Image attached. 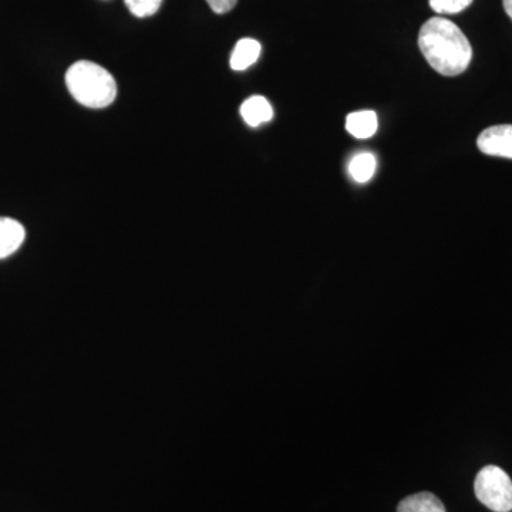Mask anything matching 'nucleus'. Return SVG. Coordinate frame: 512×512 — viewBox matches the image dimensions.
<instances>
[{
  "label": "nucleus",
  "instance_id": "5",
  "mask_svg": "<svg viewBox=\"0 0 512 512\" xmlns=\"http://www.w3.org/2000/svg\"><path fill=\"white\" fill-rule=\"evenodd\" d=\"M25 237V228L20 222L12 218H0V259L15 254L22 247Z\"/></svg>",
  "mask_w": 512,
  "mask_h": 512
},
{
  "label": "nucleus",
  "instance_id": "14",
  "mask_svg": "<svg viewBox=\"0 0 512 512\" xmlns=\"http://www.w3.org/2000/svg\"><path fill=\"white\" fill-rule=\"evenodd\" d=\"M504 10L512 20V0H503Z\"/></svg>",
  "mask_w": 512,
  "mask_h": 512
},
{
  "label": "nucleus",
  "instance_id": "10",
  "mask_svg": "<svg viewBox=\"0 0 512 512\" xmlns=\"http://www.w3.org/2000/svg\"><path fill=\"white\" fill-rule=\"evenodd\" d=\"M377 161L372 153L357 154L349 164V174L357 183H367L376 173Z\"/></svg>",
  "mask_w": 512,
  "mask_h": 512
},
{
  "label": "nucleus",
  "instance_id": "11",
  "mask_svg": "<svg viewBox=\"0 0 512 512\" xmlns=\"http://www.w3.org/2000/svg\"><path fill=\"white\" fill-rule=\"evenodd\" d=\"M128 10L137 18H150L156 15L163 0H124Z\"/></svg>",
  "mask_w": 512,
  "mask_h": 512
},
{
  "label": "nucleus",
  "instance_id": "8",
  "mask_svg": "<svg viewBox=\"0 0 512 512\" xmlns=\"http://www.w3.org/2000/svg\"><path fill=\"white\" fill-rule=\"evenodd\" d=\"M377 128H379V120L375 111H356V113H350L346 119V130L356 138L375 136Z\"/></svg>",
  "mask_w": 512,
  "mask_h": 512
},
{
  "label": "nucleus",
  "instance_id": "7",
  "mask_svg": "<svg viewBox=\"0 0 512 512\" xmlns=\"http://www.w3.org/2000/svg\"><path fill=\"white\" fill-rule=\"evenodd\" d=\"M262 46L258 40L255 39H241L235 45L234 52H232L231 63L232 70H247L252 64L258 62L259 56H261Z\"/></svg>",
  "mask_w": 512,
  "mask_h": 512
},
{
  "label": "nucleus",
  "instance_id": "13",
  "mask_svg": "<svg viewBox=\"0 0 512 512\" xmlns=\"http://www.w3.org/2000/svg\"><path fill=\"white\" fill-rule=\"evenodd\" d=\"M207 3L210 5L212 12L217 13V15H225V13L231 12L235 8L238 0H207Z\"/></svg>",
  "mask_w": 512,
  "mask_h": 512
},
{
  "label": "nucleus",
  "instance_id": "3",
  "mask_svg": "<svg viewBox=\"0 0 512 512\" xmlns=\"http://www.w3.org/2000/svg\"><path fill=\"white\" fill-rule=\"evenodd\" d=\"M474 493L478 501L491 511H512V480L503 468L484 467L474 481Z\"/></svg>",
  "mask_w": 512,
  "mask_h": 512
},
{
  "label": "nucleus",
  "instance_id": "2",
  "mask_svg": "<svg viewBox=\"0 0 512 512\" xmlns=\"http://www.w3.org/2000/svg\"><path fill=\"white\" fill-rule=\"evenodd\" d=\"M66 86L77 103L89 109H106L117 97L114 77L93 62H77L66 73Z\"/></svg>",
  "mask_w": 512,
  "mask_h": 512
},
{
  "label": "nucleus",
  "instance_id": "12",
  "mask_svg": "<svg viewBox=\"0 0 512 512\" xmlns=\"http://www.w3.org/2000/svg\"><path fill=\"white\" fill-rule=\"evenodd\" d=\"M473 0H430L431 9L439 15H456L463 12Z\"/></svg>",
  "mask_w": 512,
  "mask_h": 512
},
{
  "label": "nucleus",
  "instance_id": "9",
  "mask_svg": "<svg viewBox=\"0 0 512 512\" xmlns=\"http://www.w3.org/2000/svg\"><path fill=\"white\" fill-rule=\"evenodd\" d=\"M397 512H447L440 498L433 493H417L404 498L397 505Z\"/></svg>",
  "mask_w": 512,
  "mask_h": 512
},
{
  "label": "nucleus",
  "instance_id": "6",
  "mask_svg": "<svg viewBox=\"0 0 512 512\" xmlns=\"http://www.w3.org/2000/svg\"><path fill=\"white\" fill-rule=\"evenodd\" d=\"M241 116L248 126L258 127L274 119V110L265 97L252 96L242 104Z\"/></svg>",
  "mask_w": 512,
  "mask_h": 512
},
{
  "label": "nucleus",
  "instance_id": "4",
  "mask_svg": "<svg viewBox=\"0 0 512 512\" xmlns=\"http://www.w3.org/2000/svg\"><path fill=\"white\" fill-rule=\"evenodd\" d=\"M477 146L487 156L512 160V124L487 128L478 136Z\"/></svg>",
  "mask_w": 512,
  "mask_h": 512
},
{
  "label": "nucleus",
  "instance_id": "1",
  "mask_svg": "<svg viewBox=\"0 0 512 512\" xmlns=\"http://www.w3.org/2000/svg\"><path fill=\"white\" fill-rule=\"evenodd\" d=\"M419 47L427 63L443 76L464 73L473 59V49L456 23L444 18H431L421 26Z\"/></svg>",
  "mask_w": 512,
  "mask_h": 512
}]
</instances>
